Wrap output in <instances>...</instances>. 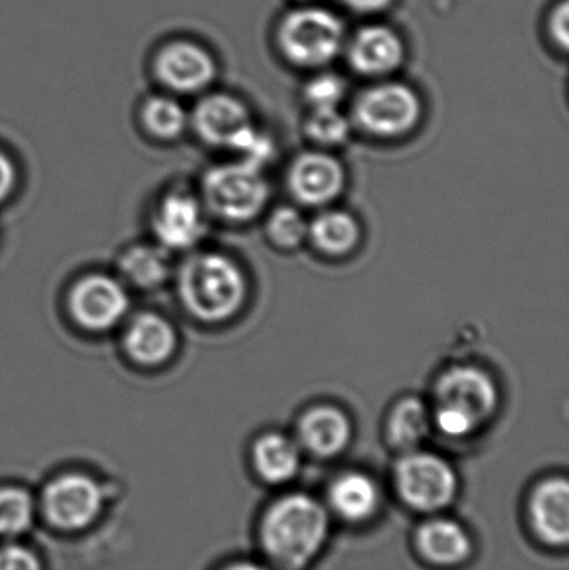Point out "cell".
I'll list each match as a JSON object with an SVG mask.
<instances>
[{"label": "cell", "instance_id": "obj_1", "mask_svg": "<svg viewBox=\"0 0 569 570\" xmlns=\"http://www.w3.org/2000/svg\"><path fill=\"white\" fill-rule=\"evenodd\" d=\"M334 525L321 495L283 489L257 514V556L277 570L313 569L330 546Z\"/></svg>", "mask_w": 569, "mask_h": 570}, {"label": "cell", "instance_id": "obj_2", "mask_svg": "<svg viewBox=\"0 0 569 570\" xmlns=\"http://www.w3.org/2000/svg\"><path fill=\"white\" fill-rule=\"evenodd\" d=\"M184 311L200 324L217 325L236 317L249 295L243 267L223 253L194 249L174 273Z\"/></svg>", "mask_w": 569, "mask_h": 570}, {"label": "cell", "instance_id": "obj_3", "mask_svg": "<svg viewBox=\"0 0 569 570\" xmlns=\"http://www.w3.org/2000/svg\"><path fill=\"white\" fill-rule=\"evenodd\" d=\"M500 404V389L490 372L473 364L451 365L434 382V432L450 441H468L493 421Z\"/></svg>", "mask_w": 569, "mask_h": 570}, {"label": "cell", "instance_id": "obj_4", "mask_svg": "<svg viewBox=\"0 0 569 570\" xmlns=\"http://www.w3.org/2000/svg\"><path fill=\"white\" fill-rule=\"evenodd\" d=\"M387 492L416 518L450 512L460 499L461 475L447 455L414 449L394 459Z\"/></svg>", "mask_w": 569, "mask_h": 570}, {"label": "cell", "instance_id": "obj_5", "mask_svg": "<svg viewBox=\"0 0 569 570\" xmlns=\"http://www.w3.org/2000/svg\"><path fill=\"white\" fill-rule=\"evenodd\" d=\"M199 196L210 216L244 224L266 209L271 189L261 167L237 159L206 170L200 179Z\"/></svg>", "mask_w": 569, "mask_h": 570}, {"label": "cell", "instance_id": "obj_6", "mask_svg": "<svg viewBox=\"0 0 569 570\" xmlns=\"http://www.w3.org/2000/svg\"><path fill=\"white\" fill-rule=\"evenodd\" d=\"M150 79L163 92L176 97L203 96L217 77L213 50L183 33L157 40L147 53Z\"/></svg>", "mask_w": 569, "mask_h": 570}, {"label": "cell", "instance_id": "obj_7", "mask_svg": "<svg viewBox=\"0 0 569 570\" xmlns=\"http://www.w3.org/2000/svg\"><path fill=\"white\" fill-rule=\"evenodd\" d=\"M346 42L343 20L323 7H301L281 20L277 47L287 62L320 69L333 62Z\"/></svg>", "mask_w": 569, "mask_h": 570}, {"label": "cell", "instance_id": "obj_8", "mask_svg": "<svg viewBox=\"0 0 569 570\" xmlns=\"http://www.w3.org/2000/svg\"><path fill=\"white\" fill-rule=\"evenodd\" d=\"M189 129L206 146L229 150L239 159L256 153L264 137L246 104L227 92H204L189 112Z\"/></svg>", "mask_w": 569, "mask_h": 570}, {"label": "cell", "instance_id": "obj_9", "mask_svg": "<svg viewBox=\"0 0 569 570\" xmlns=\"http://www.w3.org/2000/svg\"><path fill=\"white\" fill-rule=\"evenodd\" d=\"M107 492L90 474L67 471L43 485L37 508L50 528L80 532L92 528L106 508Z\"/></svg>", "mask_w": 569, "mask_h": 570}, {"label": "cell", "instance_id": "obj_10", "mask_svg": "<svg viewBox=\"0 0 569 570\" xmlns=\"http://www.w3.org/2000/svg\"><path fill=\"white\" fill-rule=\"evenodd\" d=\"M423 116L420 94L403 82L374 83L357 96L353 120L367 136L400 139L416 129Z\"/></svg>", "mask_w": 569, "mask_h": 570}, {"label": "cell", "instance_id": "obj_11", "mask_svg": "<svg viewBox=\"0 0 569 570\" xmlns=\"http://www.w3.org/2000/svg\"><path fill=\"white\" fill-rule=\"evenodd\" d=\"M528 538L547 552H567L569 546V479L550 472L531 482L521 504Z\"/></svg>", "mask_w": 569, "mask_h": 570}, {"label": "cell", "instance_id": "obj_12", "mask_svg": "<svg viewBox=\"0 0 569 570\" xmlns=\"http://www.w3.org/2000/svg\"><path fill=\"white\" fill-rule=\"evenodd\" d=\"M410 542L418 562L431 570H463L478 554L473 529L451 511L418 518Z\"/></svg>", "mask_w": 569, "mask_h": 570}, {"label": "cell", "instance_id": "obj_13", "mask_svg": "<svg viewBox=\"0 0 569 570\" xmlns=\"http://www.w3.org/2000/svg\"><path fill=\"white\" fill-rule=\"evenodd\" d=\"M67 311L77 327L89 334H106L129 317L130 295L119 277L87 274L70 285Z\"/></svg>", "mask_w": 569, "mask_h": 570}, {"label": "cell", "instance_id": "obj_14", "mask_svg": "<svg viewBox=\"0 0 569 570\" xmlns=\"http://www.w3.org/2000/svg\"><path fill=\"white\" fill-rule=\"evenodd\" d=\"M387 488L366 469L347 468L327 481L321 499L334 524L364 529L376 524L386 505Z\"/></svg>", "mask_w": 569, "mask_h": 570}, {"label": "cell", "instance_id": "obj_15", "mask_svg": "<svg viewBox=\"0 0 569 570\" xmlns=\"http://www.w3.org/2000/svg\"><path fill=\"white\" fill-rule=\"evenodd\" d=\"M207 216L199 194L187 187H170L150 210L154 243L170 254L190 253L206 237Z\"/></svg>", "mask_w": 569, "mask_h": 570}, {"label": "cell", "instance_id": "obj_16", "mask_svg": "<svg viewBox=\"0 0 569 570\" xmlns=\"http://www.w3.org/2000/svg\"><path fill=\"white\" fill-rule=\"evenodd\" d=\"M294 439L306 458L334 461L353 444L354 424L340 405H311L297 417Z\"/></svg>", "mask_w": 569, "mask_h": 570}, {"label": "cell", "instance_id": "obj_17", "mask_svg": "<svg viewBox=\"0 0 569 570\" xmlns=\"http://www.w3.org/2000/svg\"><path fill=\"white\" fill-rule=\"evenodd\" d=\"M346 170L337 157L326 150H306L291 163L287 189L307 207H323L343 194Z\"/></svg>", "mask_w": 569, "mask_h": 570}, {"label": "cell", "instance_id": "obj_18", "mask_svg": "<svg viewBox=\"0 0 569 570\" xmlns=\"http://www.w3.org/2000/svg\"><path fill=\"white\" fill-rule=\"evenodd\" d=\"M304 452L293 434L283 431H264L251 442V474L264 488L273 491L293 488L303 471Z\"/></svg>", "mask_w": 569, "mask_h": 570}, {"label": "cell", "instance_id": "obj_19", "mask_svg": "<svg viewBox=\"0 0 569 570\" xmlns=\"http://www.w3.org/2000/svg\"><path fill=\"white\" fill-rule=\"evenodd\" d=\"M120 345L137 367L157 368L166 365L179 347L176 327L157 312H139L124 322Z\"/></svg>", "mask_w": 569, "mask_h": 570}, {"label": "cell", "instance_id": "obj_20", "mask_svg": "<svg viewBox=\"0 0 569 570\" xmlns=\"http://www.w3.org/2000/svg\"><path fill=\"white\" fill-rule=\"evenodd\" d=\"M406 46L396 30L371 23L354 33L347 43V60L354 72L364 77L390 76L403 66Z\"/></svg>", "mask_w": 569, "mask_h": 570}, {"label": "cell", "instance_id": "obj_21", "mask_svg": "<svg viewBox=\"0 0 569 570\" xmlns=\"http://www.w3.org/2000/svg\"><path fill=\"white\" fill-rule=\"evenodd\" d=\"M433 432L430 404L416 395L394 402L384 421V441L396 455L424 448Z\"/></svg>", "mask_w": 569, "mask_h": 570}, {"label": "cell", "instance_id": "obj_22", "mask_svg": "<svg viewBox=\"0 0 569 570\" xmlns=\"http://www.w3.org/2000/svg\"><path fill=\"white\" fill-rule=\"evenodd\" d=\"M117 273L127 287L154 291L173 277L170 253L156 243L136 244L120 254Z\"/></svg>", "mask_w": 569, "mask_h": 570}, {"label": "cell", "instance_id": "obj_23", "mask_svg": "<svg viewBox=\"0 0 569 570\" xmlns=\"http://www.w3.org/2000/svg\"><path fill=\"white\" fill-rule=\"evenodd\" d=\"M307 240L327 257L350 256L361 243V226L346 210L327 209L307 224Z\"/></svg>", "mask_w": 569, "mask_h": 570}, {"label": "cell", "instance_id": "obj_24", "mask_svg": "<svg viewBox=\"0 0 569 570\" xmlns=\"http://www.w3.org/2000/svg\"><path fill=\"white\" fill-rule=\"evenodd\" d=\"M140 129L159 142H174L189 129V110L173 94L153 92L140 100L137 109Z\"/></svg>", "mask_w": 569, "mask_h": 570}, {"label": "cell", "instance_id": "obj_25", "mask_svg": "<svg viewBox=\"0 0 569 570\" xmlns=\"http://www.w3.org/2000/svg\"><path fill=\"white\" fill-rule=\"evenodd\" d=\"M37 499L20 485H0V539L13 541L36 522Z\"/></svg>", "mask_w": 569, "mask_h": 570}, {"label": "cell", "instance_id": "obj_26", "mask_svg": "<svg viewBox=\"0 0 569 570\" xmlns=\"http://www.w3.org/2000/svg\"><path fill=\"white\" fill-rule=\"evenodd\" d=\"M307 220L300 210L281 206L267 217L266 234L281 250H296L307 240Z\"/></svg>", "mask_w": 569, "mask_h": 570}, {"label": "cell", "instance_id": "obj_27", "mask_svg": "<svg viewBox=\"0 0 569 570\" xmlns=\"http://www.w3.org/2000/svg\"><path fill=\"white\" fill-rule=\"evenodd\" d=\"M304 129L313 142L330 149V147L341 146L350 139L351 120L341 112L340 107L311 109Z\"/></svg>", "mask_w": 569, "mask_h": 570}, {"label": "cell", "instance_id": "obj_28", "mask_svg": "<svg viewBox=\"0 0 569 570\" xmlns=\"http://www.w3.org/2000/svg\"><path fill=\"white\" fill-rule=\"evenodd\" d=\"M346 82L336 73L324 72L313 77L304 87V99L311 109H334L346 97Z\"/></svg>", "mask_w": 569, "mask_h": 570}, {"label": "cell", "instance_id": "obj_29", "mask_svg": "<svg viewBox=\"0 0 569 570\" xmlns=\"http://www.w3.org/2000/svg\"><path fill=\"white\" fill-rule=\"evenodd\" d=\"M0 570H43L36 552L9 541L0 546Z\"/></svg>", "mask_w": 569, "mask_h": 570}, {"label": "cell", "instance_id": "obj_30", "mask_svg": "<svg viewBox=\"0 0 569 570\" xmlns=\"http://www.w3.org/2000/svg\"><path fill=\"white\" fill-rule=\"evenodd\" d=\"M548 32H550L551 40L560 47L561 50H567L569 46V2L561 0L550 19H548Z\"/></svg>", "mask_w": 569, "mask_h": 570}, {"label": "cell", "instance_id": "obj_31", "mask_svg": "<svg viewBox=\"0 0 569 570\" xmlns=\"http://www.w3.org/2000/svg\"><path fill=\"white\" fill-rule=\"evenodd\" d=\"M17 184H19V169L12 157L0 149V206L13 196Z\"/></svg>", "mask_w": 569, "mask_h": 570}, {"label": "cell", "instance_id": "obj_32", "mask_svg": "<svg viewBox=\"0 0 569 570\" xmlns=\"http://www.w3.org/2000/svg\"><path fill=\"white\" fill-rule=\"evenodd\" d=\"M216 570H277L256 556V558H234L224 562Z\"/></svg>", "mask_w": 569, "mask_h": 570}, {"label": "cell", "instance_id": "obj_33", "mask_svg": "<svg viewBox=\"0 0 569 570\" xmlns=\"http://www.w3.org/2000/svg\"><path fill=\"white\" fill-rule=\"evenodd\" d=\"M347 9L360 13L383 12L387 7L393 6L394 0H341Z\"/></svg>", "mask_w": 569, "mask_h": 570}, {"label": "cell", "instance_id": "obj_34", "mask_svg": "<svg viewBox=\"0 0 569 570\" xmlns=\"http://www.w3.org/2000/svg\"><path fill=\"white\" fill-rule=\"evenodd\" d=\"M303 2H310V0H303Z\"/></svg>", "mask_w": 569, "mask_h": 570}]
</instances>
